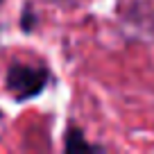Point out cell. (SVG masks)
<instances>
[{
    "label": "cell",
    "mask_w": 154,
    "mask_h": 154,
    "mask_svg": "<svg viewBox=\"0 0 154 154\" xmlns=\"http://www.w3.org/2000/svg\"><path fill=\"white\" fill-rule=\"evenodd\" d=\"M50 68L43 63H11L5 75V88L16 102L34 100L36 95L48 88L50 84Z\"/></svg>",
    "instance_id": "1"
},
{
    "label": "cell",
    "mask_w": 154,
    "mask_h": 154,
    "mask_svg": "<svg viewBox=\"0 0 154 154\" xmlns=\"http://www.w3.org/2000/svg\"><path fill=\"white\" fill-rule=\"evenodd\" d=\"M82 129H77L75 125H70L66 129V136H63V147L68 149V152H75V149H102V147H97V145H93V143H88L86 138H82Z\"/></svg>",
    "instance_id": "2"
},
{
    "label": "cell",
    "mask_w": 154,
    "mask_h": 154,
    "mask_svg": "<svg viewBox=\"0 0 154 154\" xmlns=\"http://www.w3.org/2000/svg\"><path fill=\"white\" fill-rule=\"evenodd\" d=\"M34 25H36V16H34V9L29 5H25L23 14H20V29L23 32H32Z\"/></svg>",
    "instance_id": "3"
},
{
    "label": "cell",
    "mask_w": 154,
    "mask_h": 154,
    "mask_svg": "<svg viewBox=\"0 0 154 154\" xmlns=\"http://www.w3.org/2000/svg\"><path fill=\"white\" fill-rule=\"evenodd\" d=\"M0 120H2V111H0Z\"/></svg>",
    "instance_id": "4"
},
{
    "label": "cell",
    "mask_w": 154,
    "mask_h": 154,
    "mask_svg": "<svg viewBox=\"0 0 154 154\" xmlns=\"http://www.w3.org/2000/svg\"><path fill=\"white\" fill-rule=\"evenodd\" d=\"M2 2H5V0H0V5H2Z\"/></svg>",
    "instance_id": "5"
}]
</instances>
